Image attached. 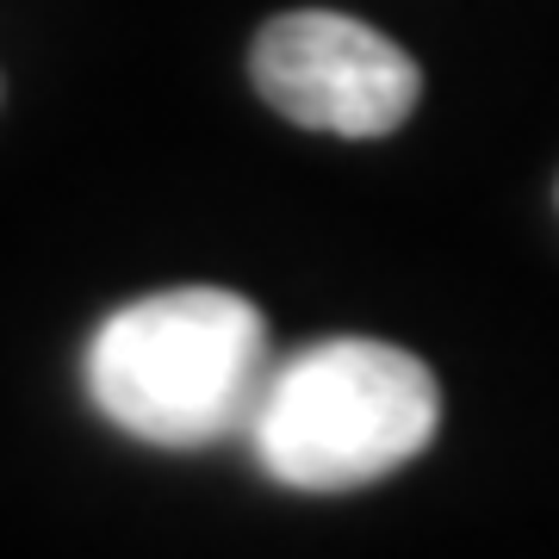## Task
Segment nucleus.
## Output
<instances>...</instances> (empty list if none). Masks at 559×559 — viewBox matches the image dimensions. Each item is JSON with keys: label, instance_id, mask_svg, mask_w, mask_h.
<instances>
[{"label": "nucleus", "instance_id": "nucleus-1", "mask_svg": "<svg viewBox=\"0 0 559 559\" xmlns=\"http://www.w3.org/2000/svg\"><path fill=\"white\" fill-rule=\"evenodd\" d=\"M267 373V323L224 286L150 293L87 342V399L112 429L156 448H205L249 429Z\"/></svg>", "mask_w": 559, "mask_h": 559}, {"label": "nucleus", "instance_id": "nucleus-2", "mask_svg": "<svg viewBox=\"0 0 559 559\" xmlns=\"http://www.w3.org/2000/svg\"><path fill=\"white\" fill-rule=\"evenodd\" d=\"M441 385L417 355L392 342H311L267 373L255 404V454L293 491H355L429 448Z\"/></svg>", "mask_w": 559, "mask_h": 559}, {"label": "nucleus", "instance_id": "nucleus-3", "mask_svg": "<svg viewBox=\"0 0 559 559\" xmlns=\"http://www.w3.org/2000/svg\"><path fill=\"white\" fill-rule=\"evenodd\" d=\"M261 100L330 138H392L417 112L423 75L399 44L348 13H280L249 50Z\"/></svg>", "mask_w": 559, "mask_h": 559}]
</instances>
